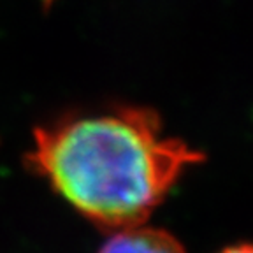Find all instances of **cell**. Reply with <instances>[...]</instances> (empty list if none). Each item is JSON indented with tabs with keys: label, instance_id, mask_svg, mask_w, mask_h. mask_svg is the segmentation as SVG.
<instances>
[{
	"label": "cell",
	"instance_id": "3",
	"mask_svg": "<svg viewBox=\"0 0 253 253\" xmlns=\"http://www.w3.org/2000/svg\"><path fill=\"white\" fill-rule=\"evenodd\" d=\"M221 253H252V248H250V245H236L225 248Z\"/></svg>",
	"mask_w": 253,
	"mask_h": 253
},
{
	"label": "cell",
	"instance_id": "2",
	"mask_svg": "<svg viewBox=\"0 0 253 253\" xmlns=\"http://www.w3.org/2000/svg\"><path fill=\"white\" fill-rule=\"evenodd\" d=\"M99 253H186L185 246L167 230L134 225L118 229Z\"/></svg>",
	"mask_w": 253,
	"mask_h": 253
},
{
	"label": "cell",
	"instance_id": "1",
	"mask_svg": "<svg viewBox=\"0 0 253 253\" xmlns=\"http://www.w3.org/2000/svg\"><path fill=\"white\" fill-rule=\"evenodd\" d=\"M204 155L167 137L141 107L67 118L36 130L30 160L69 204L97 225L125 229L150 218L188 166Z\"/></svg>",
	"mask_w": 253,
	"mask_h": 253
}]
</instances>
